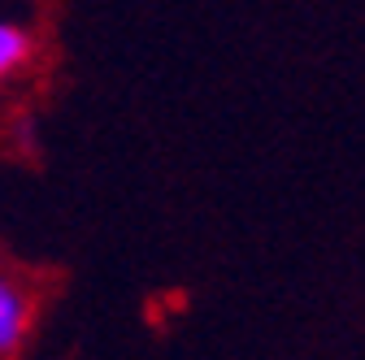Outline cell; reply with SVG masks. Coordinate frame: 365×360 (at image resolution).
Returning <instances> with one entry per match:
<instances>
[{"instance_id":"obj_1","label":"cell","mask_w":365,"mask_h":360,"mask_svg":"<svg viewBox=\"0 0 365 360\" xmlns=\"http://www.w3.org/2000/svg\"><path fill=\"white\" fill-rule=\"evenodd\" d=\"M39 330V287L26 269L0 260V360H22Z\"/></svg>"},{"instance_id":"obj_2","label":"cell","mask_w":365,"mask_h":360,"mask_svg":"<svg viewBox=\"0 0 365 360\" xmlns=\"http://www.w3.org/2000/svg\"><path fill=\"white\" fill-rule=\"evenodd\" d=\"M35 61H39V35L22 18L0 14V100H5L14 87L26 83Z\"/></svg>"}]
</instances>
